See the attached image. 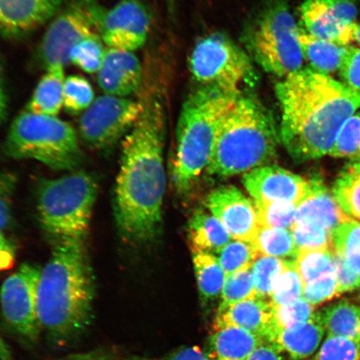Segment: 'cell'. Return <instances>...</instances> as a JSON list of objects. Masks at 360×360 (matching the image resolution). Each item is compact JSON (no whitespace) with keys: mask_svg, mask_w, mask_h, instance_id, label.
Segmentation results:
<instances>
[{"mask_svg":"<svg viewBox=\"0 0 360 360\" xmlns=\"http://www.w3.org/2000/svg\"><path fill=\"white\" fill-rule=\"evenodd\" d=\"M141 100V115L122 143L115 200L117 226L133 243L150 240L159 232L166 187L164 107L154 94Z\"/></svg>","mask_w":360,"mask_h":360,"instance_id":"obj_1","label":"cell"},{"mask_svg":"<svg viewBox=\"0 0 360 360\" xmlns=\"http://www.w3.org/2000/svg\"><path fill=\"white\" fill-rule=\"evenodd\" d=\"M276 93L281 141L299 161L328 155L342 126L360 110V92L310 68L281 79Z\"/></svg>","mask_w":360,"mask_h":360,"instance_id":"obj_2","label":"cell"},{"mask_svg":"<svg viewBox=\"0 0 360 360\" xmlns=\"http://www.w3.org/2000/svg\"><path fill=\"white\" fill-rule=\"evenodd\" d=\"M84 241L58 240L40 273L39 323L56 340L72 339L91 321L94 283Z\"/></svg>","mask_w":360,"mask_h":360,"instance_id":"obj_3","label":"cell"},{"mask_svg":"<svg viewBox=\"0 0 360 360\" xmlns=\"http://www.w3.org/2000/svg\"><path fill=\"white\" fill-rule=\"evenodd\" d=\"M280 139L266 107L251 94H243L220 126L207 171L229 177L262 167L276 158Z\"/></svg>","mask_w":360,"mask_h":360,"instance_id":"obj_4","label":"cell"},{"mask_svg":"<svg viewBox=\"0 0 360 360\" xmlns=\"http://www.w3.org/2000/svg\"><path fill=\"white\" fill-rule=\"evenodd\" d=\"M238 97L200 88L184 103L177 124L173 173L179 192L191 190L208 167L220 126Z\"/></svg>","mask_w":360,"mask_h":360,"instance_id":"obj_5","label":"cell"},{"mask_svg":"<svg viewBox=\"0 0 360 360\" xmlns=\"http://www.w3.org/2000/svg\"><path fill=\"white\" fill-rule=\"evenodd\" d=\"M98 184L82 171L40 182L37 193L39 221L58 240H85L88 235Z\"/></svg>","mask_w":360,"mask_h":360,"instance_id":"obj_6","label":"cell"},{"mask_svg":"<svg viewBox=\"0 0 360 360\" xmlns=\"http://www.w3.org/2000/svg\"><path fill=\"white\" fill-rule=\"evenodd\" d=\"M8 156L35 160L56 170H72L83 160L77 133L57 117L22 112L13 121L4 143Z\"/></svg>","mask_w":360,"mask_h":360,"instance_id":"obj_7","label":"cell"},{"mask_svg":"<svg viewBox=\"0 0 360 360\" xmlns=\"http://www.w3.org/2000/svg\"><path fill=\"white\" fill-rule=\"evenodd\" d=\"M299 28L285 4L264 8L247 27V53L266 73L281 79L303 69Z\"/></svg>","mask_w":360,"mask_h":360,"instance_id":"obj_8","label":"cell"},{"mask_svg":"<svg viewBox=\"0 0 360 360\" xmlns=\"http://www.w3.org/2000/svg\"><path fill=\"white\" fill-rule=\"evenodd\" d=\"M190 69L200 88L229 96L248 94L256 82L250 56L221 33H213L198 40L191 53Z\"/></svg>","mask_w":360,"mask_h":360,"instance_id":"obj_9","label":"cell"},{"mask_svg":"<svg viewBox=\"0 0 360 360\" xmlns=\"http://www.w3.org/2000/svg\"><path fill=\"white\" fill-rule=\"evenodd\" d=\"M103 11L94 0L72 4L49 25L41 44L42 60L49 67H65L72 49L82 40L101 36L100 22Z\"/></svg>","mask_w":360,"mask_h":360,"instance_id":"obj_10","label":"cell"},{"mask_svg":"<svg viewBox=\"0 0 360 360\" xmlns=\"http://www.w3.org/2000/svg\"><path fill=\"white\" fill-rule=\"evenodd\" d=\"M142 110L141 100L108 94L98 97L81 116L80 136L89 146L105 150L130 131Z\"/></svg>","mask_w":360,"mask_h":360,"instance_id":"obj_11","label":"cell"},{"mask_svg":"<svg viewBox=\"0 0 360 360\" xmlns=\"http://www.w3.org/2000/svg\"><path fill=\"white\" fill-rule=\"evenodd\" d=\"M41 268L24 264L8 276L0 290L4 321L17 334L30 341L42 331L38 315V285Z\"/></svg>","mask_w":360,"mask_h":360,"instance_id":"obj_12","label":"cell"},{"mask_svg":"<svg viewBox=\"0 0 360 360\" xmlns=\"http://www.w3.org/2000/svg\"><path fill=\"white\" fill-rule=\"evenodd\" d=\"M357 15L354 0H304L300 6L306 32L340 46L354 41Z\"/></svg>","mask_w":360,"mask_h":360,"instance_id":"obj_13","label":"cell"},{"mask_svg":"<svg viewBox=\"0 0 360 360\" xmlns=\"http://www.w3.org/2000/svg\"><path fill=\"white\" fill-rule=\"evenodd\" d=\"M150 18L142 0H121L111 10L103 11L100 34L108 47L136 51L146 44Z\"/></svg>","mask_w":360,"mask_h":360,"instance_id":"obj_14","label":"cell"},{"mask_svg":"<svg viewBox=\"0 0 360 360\" xmlns=\"http://www.w3.org/2000/svg\"><path fill=\"white\" fill-rule=\"evenodd\" d=\"M243 184L255 202L287 201L298 205L313 190V181L278 166H262L244 174Z\"/></svg>","mask_w":360,"mask_h":360,"instance_id":"obj_15","label":"cell"},{"mask_svg":"<svg viewBox=\"0 0 360 360\" xmlns=\"http://www.w3.org/2000/svg\"><path fill=\"white\" fill-rule=\"evenodd\" d=\"M206 205L233 240H254L260 227L257 211L253 202L236 187L216 188L207 197Z\"/></svg>","mask_w":360,"mask_h":360,"instance_id":"obj_16","label":"cell"},{"mask_svg":"<svg viewBox=\"0 0 360 360\" xmlns=\"http://www.w3.org/2000/svg\"><path fill=\"white\" fill-rule=\"evenodd\" d=\"M64 0H0V33L18 38L32 32L60 11Z\"/></svg>","mask_w":360,"mask_h":360,"instance_id":"obj_17","label":"cell"},{"mask_svg":"<svg viewBox=\"0 0 360 360\" xmlns=\"http://www.w3.org/2000/svg\"><path fill=\"white\" fill-rule=\"evenodd\" d=\"M97 79L108 96L127 98L141 87V63L132 52L108 48Z\"/></svg>","mask_w":360,"mask_h":360,"instance_id":"obj_18","label":"cell"},{"mask_svg":"<svg viewBox=\"0 0 360 360\" xmlns=\"http://www.w3.org/2000/svg\"><path fill=\"white\" fill-rule=\"evenodd\" d=\"M227 326L243 328L268 341L273 332L271 304L258 296L233 304L216 314L213 328Z\"/></svg>","mask_w":360,"mask_h":360,"instance_id":"obj_19","label":"cell"},{"mask_svg":"<svg viewBox=\"0 0 360 360\" xmlns=\"http://www.w3.org/2000/svg\"><path fill=\"white\" fill-rule=\"evenodd\" d=\"M325 334L316 312L307 322L274 332L268 341L292 360H305L317 352Z\"/></svg>","mask_w":360,"mask_h":360,"instance_id":"obj_20","label":"cell"},{"mask_svg":"<svg viewBox=\"0 0 360 360\" xmlns=\"http://www.w3.org/2000/svg\"><path fill=\"white\" fill-rule=\"evenodd\" d=\"M312 181V192L297 205L295 222L316 223L332 233L340 224L350 219L321 181Z\"/></svg>","mask_w":360,"mask_h":360,"instance_id":"obj_21","label":"cell"},{"mask_svg":"<svg viewBox=\"0 0 360 360\" xmlns=\"http://www.w3.org/2000/svg\"><path fill=\"white\" fill-rule=\"evenodd\" d=\"M264 341L243 328L223 327L210 336L205 352L212 360H245Z\"/></svg>","mask_w":360,"mask_h":360,"instance_id":"obj_22","label":"cell"},{"mask_svg":"<svg viewBox=\"0 0 360 360\" xmlns=\"http://www.w3.org/2000/svg\"><path fill=\"white\" fill-rule=\"evenodd\" d=\"M65 67L48 68L34 89L26 111L32 114L57 117L64 107Z\"/></svg>","mask_w":360,"mask_h":360,"instance_id":"obj_23","label":"cell"},{"mask_svg":"<svg viewBox=\"0 0 360 360\" xmlns=\"http://www.w3.org/2000/svg\"><path fill=\"white\" fill-rule=\"evenodd\" d=\"M299 41L304 60L308 62L310 69L327 75L340 71L349 49V46H340L315 38L301 26L299 28Z\"/></svg>","mask_w":360,"mask_h":360,"instance_id":"obj_24","label":"cell"},{"mask_svg":"<svg viewBox=\"0 0 360 360\" xmlns=\"http://www.w3.org/2000/svg\"><path fill=\"white\" fill-rule=\"evenodd\" d=\"M328 335L360 341V306L348 300L328 306L317 312Z\"/></svg>","mask_w":360,"mask_h":360,"instance_id":"obj_25","label":"cell"},{"mask_svg":"<svg viewBox=\"0 0 360 360\" xmlns=\"http://www.w3.org/2000/svg\"><path fill=\"white\" fill-rule=\"evenodd\" d=\"M188 232L193 250L216 253L229 244L233 238L228 231L212 214L198 210L188 225Z\"/></svg>","mask_w":360,"mask_h":360,"instance_id":"obj_26","label":"cell"},{"mask_svg":"<svg viewBox=\"0 0 360 360\" xmlns=\"http://www.w3.org/2000/svg\"><path fill=\"white\" fill-rule=\"evenodd\" d=\"M333 195L346 216L360 222V158L351 161L342 171Z\"/></svg>","mask_w":360,"mask_h":360,"instance_id":"obj_27","label":"cell"},{"mask_svg":"<svg viewBox=\"0 0 360 360\" xmlns=\"http://www.w3.org/2000/svg\"><path fill=\"white\" fill-rule=\"evenodd\" d=\"M193 264L201 299L205 302L221 295L226 278L217 257L199 250H193Z\"/></svg>","mask_w":360,"mask_h":360,"instance_id":"obj_28","label":"cell"},{"mask_svg":"<svg viewBox=\"0 0 360 360\" xmlns=\"http://www.w3.org/2000/svg\"><path fill=\"white\" fill-rule=\"evenodd\" d=\"M259 255L285 260L299 253L290 229L260 226L252 241Z\"/></svg>","mask_w":360,"mask_h":360,"instance_id":"obj_29","label":"cell"},{"mask_svg":"<svg viewBox=\"0 0 360 360\" xmlns=\"http://www.w3.org/2000/svg\"><path fill=\"white\" fill-rule=\"evenodd\" d=\"M295 265L304 286L318 278L335 273L334 249L301 250L295 258Z\"/></svg>","mask_w":360,"mask_h":360,"instance_id":"obj_30","label":"cell"},{"mask_svg":"<svg viewBox=\"0 0 360 360\" xmlns=\"http://www.w3.org/2000/svg\"><path fill=\"white\" fill-rule=\"evenodd\" d=\"M333 249L360 276V222L349 219L331 233Z\"/></svg>","mask_w":360,"mask_h":360,"instance_id":"obj_31","label":"cell"},{"mask_svg":"<svg viewBox=\"0 0 360 360\" xmlns=\"http://www.w3.org/2000/svg\"><path fill=\"white\" fill-rule=\"evenodd\" d=\"M217 253V259L226 276L251 269L259 256L252 242L237 240L229 242Z\"/></svg>","mask_w":360,"mask_h":360,"instance_id":"obj_32","label":"cell"},{"mask_svg":"<svg viewBox=\"0 0 360 360\" xmlns=\"http://www.w3.org/2000/svg\"><path fill=\"white\" fill-rule=\"evenodd\" d=\"M287 261L259 255L251 267L256 294L261 299L271 297L274 283L285 269Z\"/></svg>","mask_w":360,"mask_h":360,"instance_id":"obj_33","label":"cell"},{"mask_svg":"<svg viewBox=\"0 0 360 360\" xmlns=\"http://www.w3.org/2000/svg\"><path fill=\"white\" fill-rule=\"evenodd\" d=\"M304 283L297 271L295 262L287 261L286 267L274 283L270 304H289L302 298Z\"/></svg>","mask_w":360,"mask_h":360,"instance_id":"obj_34","label":"cell"},{"mask_svg":"<svg viewBox=\"0 0 360 360\" xmlns=\"http://www.w3.org/2000/svg\"><path fill=\"white\" fill-rule=\"evenodd\" d=\"M257 296L251 269L229 274L225 278L217 314L233 304Z\"/></svg>","mask_w":360,"mask_h":360,"instance_id":"obj_35","label":"cell"},{"mask_svg":"<svg viewBox=\"0 0 360 360\" xmlns=\"http://www.w3.org/2000/svg\"><path fill=\"white\" fill-rule=\"evenodd\" d=\"M328 155L352 160L360 158V110L342 126Z\"/></svg>","mask_w":360,"mask_h":360,"instance_id":"obj_36","label":"cell"},{"mask_svg":"<svg viewBox=\"0 0 360 360\" xmlns=\"http://www.w3.org/2000/svg\"><path fill=\"white\" fill-rule=\"evenodd\" d=\"M260 226L290 229L295 223L297 205L287 201L255 202Z\"/></svg>","mask_w":360,"mask_h":360,"instance_id":"obj_37","label":"cell"},{"mask_svg":"<svg viewBox=\"0 0 360 360\" xmlns=\"http://www.w3.org/2000/svg\"><path fill=\"white\" fill-rule=\"evenodd\" d=\"M273 332L295 327L307 322L314 315V306L301 298L295 302L281 306H272ZM270 335V336H271Z\"/></svg>","mask_w":360,"mask_h":360,"instance_id":"obj_38","label":"cell"},{"mask_svg":"<svg viewBox=\"0 0 360 360\" xmlns=\"http://www.w3.org/2000/svg\"><path fill=\"white\" fill-rule=\"evenodd\" d=\"M102 41L101 36L82 40L72 49L70 61L89 74L98 73L106 51Z\"/></svg>","mask_w":360,"mask_h":360,"instance_id":"obj_39","label":"cell"},{"mask_svg":"<svg viewBox=\"0 0 360 360\" xmlns=\"http://www.w3.org/2000/svg\"><path fill=\"white\" fill-rule=\"evenodd\" d=\"M94 101L91 84L81 76L67 77L64 85V108L70 114L84 112Z\"/></svg>","mask_w":360,"mask_h":360,"instance_id":"obj_40","label":"cell"},{"mask_svg":"<svg viewBox=\"0 0 360 360\" xmlns=\"http://www.w3.org/2000/svg\"><path fill=\"white\" fill-rule=\"evenodd\" d=\"M299 250L333 249L331 232L313 222H295L290 229Z\"/></svg>","mask_w":360,"mask_h":360,"instance_id":"obj_41","label":"cell"},{"mask_svg":"<svg viewBox=\"0 0 360 360\" xmlns=\"http://www.w3.org/2000/svg\"><path fill=\"white\" fill-rule=\"evenodd\" d=\"M312 360H360V341L328 335Z\"/></svg>","mask_w":360,"mask_h":360,"instance_id":"obj_42","label":"cell"},{"mask_svg":"<svg viewBox=\"0 0 360 360\" xmlns=\"http://www.w3.org/2000/svg\"><path fill=\"white\" fill-rule=\"evenodd\" d=\"M339 295L336 274H328L304 286L302 299L317 306Z\"/></svg>","mask_w":360,"mask_h":360,"instance_id":"obj_43","label":"cell"},{"mask_svg":"<svg viewBox=\"0 0 360 360\" xmlns=\"http://www.w3.org/2000/svg\"><path fill=\"white\" fill-rule=\"evenodd\" d=\"M16 182L15 175L0 171V232L11 222L12 198Z\"/></svg>","mask_w":360,"mask_h":360,"instance_id":"obj_44","label":"cell"},{"mask_svg":"<svg viewBox=\"0 0 360 360\" xmlns=\"http://www.w3.org/2000/svg\"><path fill=\"white\" fill-rule=\"evenodd\" d=\"M340 74L342 82L360 92V48L349 46Z\"/></svg>","mask_w":360,"mask_h":360,"instance_id":"obj_45","label":"cell"},{"mask_svg":"<svg viewBox=\"0 0 360 360\" xmlns=\"http://www.w3.org/2000/svg\"><path fill=\"white\" fill-rule=\"evenodd\" d=\"M335 274L339 295L360 288V276L355 273L347 262L335 251Z\"/></svg>","mask_w":360,"mask_h":360,"instance_id":"obj_46","label":"cell"},{"mask_svg":"<svg viewBox=\"0 0 360 360\" xmlns=\"http://www.w3.org/2000/svg\"><path fill=\"white\" fill-rule=\"evenodd\" d=\"M126 360H212L210 358L205 351L202 350L197 346L191 347L179 348L174 350L173 352L164 355L160 358H150L143 356H130Z\"/></svg>","mask_w":360,"mask_h":360,"instance_id":"obj_47","label":"cell"},{"mask_svg":"<svg viewBox=\"0 0 360 360\" xmlns=\"http://www.w3.org/2000/svg\"><path fill=\"white\" fill-rule=\"evenodd\" d=\"M245 360H283V357L281 351L266 340Z\"/></svg>","mask_w":360,"mask_h":360,"instance_id":"obj_48","label":"cell"},{"mask_svg":"<svg viewBox=\"0 0 360 360\" xmlns=\"http://www.w3.org/2000/svg\"><path fill=\"white\" fill-rule=\"evenodd\" d=\"M58 360H119L112 351L105 349H97L87 352L69 355Z\"/></svg>","mask_w":360,"mask_h":360,"instance_id":"obj_49","label":"cell"},{"mask_svg":"<svg viewBox=\"0 0 360 360\" xmlns=\"http://www.w3.org/2000/svg\"><path fill=\"white\" fill-rule=\"evenodd\" d=\"M15 262L13 247L0 233V271L12 267Z\"/></svg>","mask_w":360,"mask_h":360,"instance_id":"obj_50","label":"cell"},{"mask_svg":"<svg viewBox=\"0 0 360 360\" xmlns=\"http://www.w3.org/2000/svg\"><path fill=\"white\" fill-rule=\"evenodd\" d=\"M8 100L4 83V75L1 60H0V125L6 121L8 115Z\"/></svg>","mask_w":360,"mask_h":360,"instance_id":"obj_51","label":"cell"},{"mask_svg":"<svg viewBox=\"0 0 360 360\" xmlns=\"http://www.w3.org/2000/svg\"><path fill=\"white\" fill-rule=\"evenodd\" d=\"M0 360H13L10 349L0 336Z\"/></svg>","mask_w":360,"mask_h":360,"instance_id":"obj_52","label":"cell"},{"mask_svg":"<svg viewBox=\"0 0 360 360\" xmlns=\"http://www.w3.org/2000/svg\"><path fill=\"white\" fill-rule=\"evenodd\" d=\"M354 41L360 44V24H357L356 30H355Z\"/></svg>","mask_w":360,"mask_h":360,"instance_id":"obj_53","label":"cell"},{"mask_svg":"<svg viewBox=\"0 0 360 360\" xmlns=\"http://www.w3.org/2000/svg\"><path fill=\"white\" fill-rule=\"evenodd\" d=\"M359 302H360V296H359ZM359 306H360V304H359Z\"/></svg>","mask_w":360,"mask_h":360,"instance_id":"obj_54","label":"cell"}]
</instances>
